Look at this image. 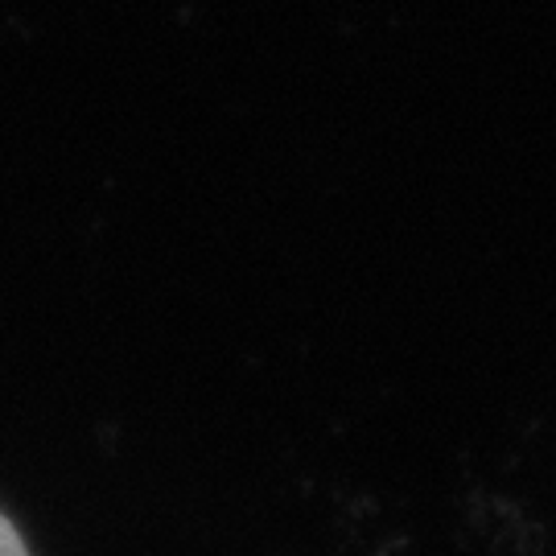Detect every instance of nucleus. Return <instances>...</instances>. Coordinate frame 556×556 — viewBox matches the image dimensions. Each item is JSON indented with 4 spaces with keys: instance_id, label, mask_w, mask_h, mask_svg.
<instances>
[{
    "instance_id": "1",
    "label": "nucleus",
    "mask_w": 556,
    "mask_h": 556,
    "mask_svg": "<svg viewBox=\"0 0 556 556\" xmlns=\"http://www.w3.org/2000/svg\"><path fill=\"white\" fill-rule=\"evenodd\" d=\"M0 556H29V544H25V536L13 528V519L4 511H0Z\"/></svg>"
}]
</instances>
